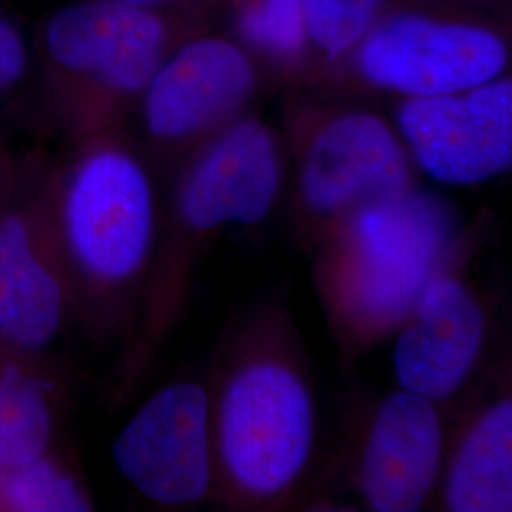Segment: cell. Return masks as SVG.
Instances as JSON below:
<instances>
[{
  "label": "cell",
  "mask_w": 512,
  "mask_h": 512,
  "mask_svg": "<svg viewBox=\"0 0 512 512\" xmlns=\"http://www.w3.org/2000/svg\"><path fill=\"white\" fill-rule=\"evenodd\" d=\"M399 329L393 349L397 384L437 404L471 378L488 338V319L473 289L446 270L427 285Z\"/></svg>",
  "instance_id": "cell-8"
},
{
  "label": "cell",
  "mask_w": 512,
  "mask_h": 512,
  "mask_svg": "<svg viewBox=\"0 0 512 512\" xmlns=\"http://www.w3.org/2000/svg\"><path fill=\"white\" fill-rule=\"evenodd\" d=\"M380 4L382 0H304L306 29L336 57L363 38Z\"/></svg>",
  "instance_id": "cell-17"
},
{
  "label": "cell",
  "mask_w": 512,
  "mask_h": 512,
  "mask_svg": "<svg viewBox=\"0 0 512 512\" xmlns=\"http://www.w3.org/2000/svg\"><path fill=\"white\" fill-rule=\"evenodd\" d=\"M112 458L139 494L160 505H194L213 490L207 389H160L114 440Z\"/></svg>",
  "instance_id": "cell-4"
},
{
  "label": "cell",
  "mask_w": 512,
  "mask_h": 512,
  "mask_svg": "<svg viewBox=\"0 0 512 512\" xmlns=\"http://www.w3.org/2000/svg\"><path fill=\"white\" fill-rule=\"evenodd\" d=\"M4 501L10 509L31 512L90 511V499L76 480L52 463L38 458L14 467L4 482Z\"/></svg>",
  "instance_id": "cell-15"
},
{
  "label": "cell",
  "mask_w": 512,
  "mask_h": 512,
  "mask_svg": "<svg viewBox=\"0 0 512 512\" xmlns=\"http://www.w3.org/2000/svg\"><path fill=\"white\" fill-rule=\"evenodd\" d=\"M505 65V44L494 33L418 16L387 21L359 54L366 80L410 97L471 90L495 80Z\"/></svg>",
  "instance_id": "cell-7"
},
{
  "label": "cell",
  "mask_w": 512,
  "mask_h": 512,
  "mask_svg": "<svg viewBox=\"0 0 512 512\" xmlns=\"http://www.w3.org/2000/svg\"><path fill=\"white\" fill-rule=\"evenodd\" d=\"M27 65V48L16 25L0 18V88L18 80Z\"/></svg>",
  "instance_id": "cell-18"
},
{
  "label": "cell",
  "mask_w": 512,
  "mask_h": 512,
  "mask_svg": "<svg viewBox=\"0 0 512 512\" xmlns=\"http://www.w3.org/2000/svg\"><path fill=\"white\" fill-rule=\"evenodd\" d=\"M241 33L256 48L291 59L304 46V0H256L241 16Z\"/></svg>",
  "instance_id": "cell-16"
},
{
  "label": "cell",
  "mask_w": 512,
  "mask_h": 512,
  "mask_svg": "<svg viewBox=\"0 0 512 512\" xmlns=\"http://www.w3.org/2000/svg\"><path fill=\"white\" fill-rule=\"evenodd\" d=\"M408 186L410 165L384 120L370 112L342 114L306 148L298 175L300 217L317 238L355 207Z\"/></svg>",
  "instance_id": "cell-6"
},
{
  "label": "cell",
  "mask_w": 512,
  "mask_h": 512,
  "mask_svg": "<svg viewBox=\"0 0 512 512\" xmlns=\"http://www.w3.org/2000/svg\"><path fill=\"white\" fill-rule=\"evenodd\" d=\"M444 467L437 404L399 389L378 406L366 433L357 488L376 512H416L435 492Z\"/></svg>",
  "instance_id": "cell-9"
},
{
  "label": "cell",
  "mask_w": 512,
  "mask_h": 512,
  "mask_svg": "<svg viewBox=\"0 0 512 512\" xmlns=\"http://www.w3.org/2000/svg\"><path fill=\"white\" fill-rule=\"evenodd\" d=\"M313 283L342 353L399 330L461 243L456 209L414 184L363 203L317 236Z\"/></svg>",
  "instance_id": "cell-2"
},
{
  "label": "cell",
  "mask_w": 512,
  "mask_h": 512,
  "mask_svg": "<svg viewBox=\"0 0 512 512\" xmlns=\"http://www.w3.org/2000/svg\"><path fill=\"white\" fill-rule=\"evenodd\" d=\"M65 236L84 274L122 285L141 272L154 241L147 173L129 154L105 148L74 173L65 198Z\"/></svg>",
  "instance_id": "cell-3"
},
{
  "label": "cell",
  "mask_w": 512,
  "mask_h": 512,
  "mask_svg": "<svg viewBox=\"0 0 512 512\" xmlns=\"http://www.w3.org/2000/svg\"><path fill=\"white\" fill-rule=\"evenodd\" d=\"M442 501L452 512L512 509V401L509 395L484 406L463 429L442 467Z\"/></svg>",
  "instance_id": "cell-12"
},
{
  "label": "cell",
  "mask_w": 512,
  "mask_h": 512,
  "mask_svg": "<svg viewBox=\"0 0 512 512\" xmlns=\"http://www.w3.org/2000/svg\"><path fill=\"white\" fill-rule=\"evenodd\" d=\"M255 86L245 54L224 40H200L158 67L147 84L152 135L188 139L232 118Z\"/></svg>",
  "instance_id": "cell-11"
},
{
  "label": "cell",
  "mask_w": 512,
  "mask_h": 512,
  "mask_svg": "<svg viewBox=\"0 0 512 512\" xmlns=\"http://www.w3.org/2000/svg\"><path fill=\"white\" fill-rule=\"evenodd\" d=\"M399 128L416 162L435 181L486 183L512 164L511 80L410 97L399 110Z\"/></svg>",
  "instance_id": "cell-5"
},
{
  "label": "cell",
  "mask_w": 512,
  "mask_h": 512,
  "mask_svg": "<svg viewBox=\"0 0 512 512\" xmlns=\"http://www.w3.org/2000/svg\"><path fill=\"white\" fill-rule=\"evenodd\" d=\"M126 2L139 4V6H150V4H158V2H162V0H126Z\"/></svg>",
  "instance_id": "cell-19"
},
{
  "label": "cell",
  "mask_w": 512,
  "mask_h": 512,
  "mask_svg": "<svg viewBox=\"0 0 512 512\" xmlns=\"http://www.w3.org/2000/svg\"><path fill=\"white\" fill-rule=\"evenodd\" d=\"M207 397L213 490L224 503L266 509L293 494L313 458L317 410L287 313L258 311L234 332Z\"/></svg>",
  "instance_id": "cell-1"
},
{
  "label": "cell",
  "mask_w": 512,
  "mask_h": 512,
  "mask_svg": "<svg viewBox=\"0 0 512 512\" xmlns=\"http://www.w3.org/2000/svg\"><path fill=\"white\" fill-rule=\"evenodd\" d=\"M164 25L147 6L126 0H86L61 8L46 27L55 61L90 74L118 92L147 88L160 67Z\"/></svg>",
  "instance_id": "cell-10"
},
{
  "label": "cell",
  "mask_w": 512,
  "mask_h": 512,
  "mask_svg": "<svg viewBox=\"0 0 512 512\" xmlns=\"http://www.w3.org/2000/svg\"><path fill=\"white\" fill-rule=\"evenodd\" d=\"M50 433V412L37 391L0 382V465L19 467L40 458Z\"/></svg>",
  "instance_id": "cell-14"
},
{
  "label": "cell",
  "mask_w": 512,
  "mask_h": 512,
  "mask_svg": "<svg viewBox=\"0 0 512 512\" xmlns=\"http://www.w3.org/2000/svg\"><path fill=\"white\" fill-rule=\"evenodd\" d=\"M61 289L19 219L0 222V334L23 349L46 346L61 323Z\"/></svg>",
  "instance_id": "cell-13"
}]
</instances>
